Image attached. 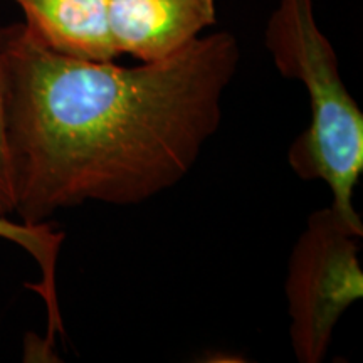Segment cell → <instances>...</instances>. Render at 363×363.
I'll use <instances>...</instances> for the list:
<instances>
[{
	"label": "cell",
	"instance_id": "cell-4",
	"mask_svg": "<svg viewBox=\"0 0 363 363\" xmlns=\"http://www.w3.org/2000/svg\"><path fill=\"white\" fill-rule=\"evenodd\" d=\"M216 24V0H108L118 56L157 62L184 51Z\"/></svg>",
	"mask_w": 363,
	"mask_h": 363
},
{
	"label": "cell",
	"instance_id": "cell-5",
	"mask_svg": "<svg viewBox=\"0 0 363 363\" xmlns=\"http://www.w3.org/2000/svg\"><path fill=\"white\" fill-rule=\"evenodd\" d=\"M24 24L51 51L84 61H116L108 0H13Z\"/></svg>",
	"mask_w": 363,
	"mask_h": 363
},
{
	"label": "cell",
	"instance_id": "cell-7",
	"mask_svg": "<svg viewBox=\"0 0 363 363\" xmlns=\"http://www.w3.org/2000/svg\"><path fill=\"white\" fill-rule=\"evenodd\" d=\"M13 189L9 163L7 140H6V115H4V74L0 65V216L9 217L13 214Z\"/></svg>",
	"mask_w": 363,
	"mask_h": 363
},
{
	"label": "cell",
	"instance_id": "cell-3",
	"mask_svg": "<svg viewBox=\"0 0 363 363\" xmlns=\"http://www.w3.org/2000/svg\"><path fill=\"white\" fill-rule=\"evenodd\" d=\"M357 234L333 207L318 208L289 254L284 281L289 340L299 363H321L335 326L363 296Z\"/></svg>",
	"mask_w": 363,
	"mask_h": 363
},
{
	"label": "cell",
	"instance_id": "cell-2",
	"mask_svg": "<svg viewBox=\"0 0 363 363\" xmlns=\"http://www.w3.org/2000/svg\"><path fill=\"white\" fill-rule=\"evenodd\" d=\"M264 44L281 76L299 81L310 98V125L288 150L289 167L299 179L323 182L330 206L363 235L353 203L363 174V113L343 83L338 56L316 24L311 0H279Z\"/></svg>",
	"mask_w": 363,
	"mask_h": 363
},
{
	"label": "cell",
	"instance_id": "cell-1",
	"mask_svg": "<svg viewBox=\"0 0 363 363\" xmlns=\"http://www.w3.org/2000/svg\"><path fill=\"white\" fill-rule=\"evenodd\" d=\"M239 61L225 30L125 67L54 52L22 22L2 27L13 214L45 224L65 208L138 206L175 187L219 130Z\"/></svg>",
	"mask_w": 363,
	"mask_h": 363
},
{
	"label": "cell",
	"instance_id": "cell-6",
	"mask_svg": "<svg viewBox=\"0 0 363 363\" xmlns=\"http://www.w3.org/2000/svg\"><path fill=\"white\" fill-rule=\"evenodd\" d=\"M0 239L9 240L29 254L38 262L40 271L39 283L33 284L34 291L44 299L49 316V342L54 333L62 335V320L57 303L56 269L65 234L54 230L49 222L45 224H24L13 222L9 217L0 216Z\"/></svg>",
	"mask_w": 363,
	"mask_h": 363
}]
</instances>
